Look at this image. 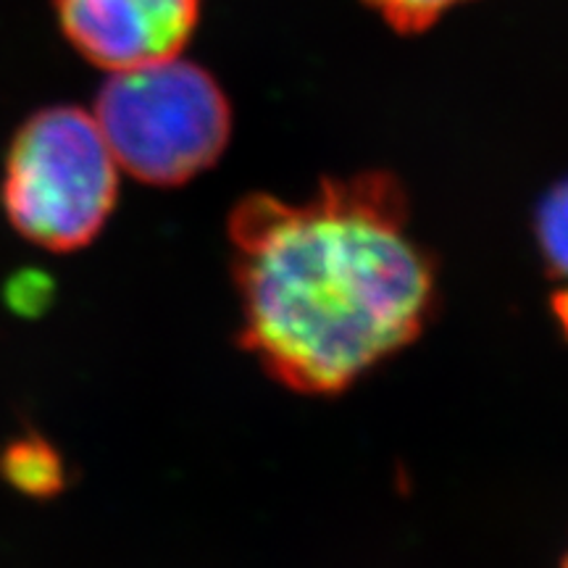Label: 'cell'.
Instances as JSON below:
<instances>
[{"label":"cell","instance_id":"6","mask_svg":"<svg viewBox=\"0 0 568 568\" xmlns=\"http://www.w3.org/2000/svg\"><path fill=\"white\" fill-rule=\"evenodd\" d=\"M535 237L545 272L556 284L552 293V314L568 339V176L552 184L537 205Z\"/></svg>","mask_w":568,"mask_h":568},{"label":"cell","instance_id":"1","mask_svg":"<svg viewBox=\"0 0 568 568\" xmlns=\"http://www.w3.org/2000/svg\"><path fill=\"white\" fill-rule=\"evenodd\" d=\"M230 243L240 345L293 393H345L437 311V264L410 232L406 187L382 169L295 203L245 195Z\"/></svg>","mask_w":568,"mask_h":568},{"label":"cell","instance_id":"8","mask_svg":"<svg viewBox=\"0 0 568 568\" xmlns=\"http://www.w3.org/2000/svg\"><path fill=\"white\" fill-rule=\"evenodd\" d=\"M560 568H568V552H566V558H564V566H560Z\"/></svg>","mask_w":568,"mask_h":568},{"label":"cell","instance_id":"4","mask_svg":"<svg viewBox=\"0 0 568 568\" xmlns=\"http://www.w3.org/2000/svg\"><path fill=\"white\" fill-rule=\"evenodd\" d=\"M53 9L69 45L111 74L176 59L201 21V0H53Z\"/></svg>","mask_w":568,"mask_h":568},{"label":"cell","instance_id":"3","mask_svg":"<svg viewBox=\"0 0 568 568\" xmlns=\"http://www.w3.org/2000/svg\"><path fill=\"white\" fill-rule=\"evenodd\" d=\"M119 195V166L95 116L77 105L34 111L3 163L6 219L51 253H74L103 232Z\"/></svg>","mask_w":568,"mask_h":568},{"label":"cell","instance_id":"7","mask_svg":"<svg viewBox=\"0 0 568 568\" xmlns=\"http://www.w3.org/2000/svg\"><path fill=\"white\" fill-rule=\"evenodd\" d=\"M400 34H418L435 27L447 11L468 0H366Z\"/></svg>","mask_w":568,"mask_h":568},{"label":"cell","instance_id":"2","mask_svg":"<svg viewBox=\"0 0 568 568\" xmlns=\"http://www.w3.org/2000/svg\"><path fill=\"white\" fill-rule=\"evenodd\" d=\"M92 116L116 166L153 187H180L209 172L232 138V103L222 84L180 55L113 71Z\"/></svg>","mask_w":568,"mask_h":568},{"label":"cell","instance_id":"5","mask_svg":"<svg viewBox=\"0 0 568 568\" xmlns=\"http://www.w3.org/2000/svg\"><path fill=\"white\" fill-rule=\"evenodd\" d=\"M0 479L17 493L48 500L67 487V464L42 435H19L0 447Z\"/></svg>","mask_w":568,"mask_h":568}]
</instances>
